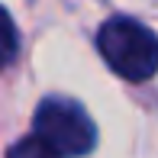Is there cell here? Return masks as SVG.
<instances>
[{
	"label": "cell",
	"instance_id": "6da1fadb",
	"mask_svg": "<svg viewBox=\"0 0 158 158\" xmlns=\"http://www.w3.org/2000/svg\"><path fill=\"white\" fill-rule=\"evenodd\" d=\"M97 48L119 77L142 84L158 74V35L139 19L113 16L97 29Z\"/></svg>",
	"mask_w": 158,
	"mask_h": 158
},
{
	"label": "cell",
	"instance_id": "3957f363",
	"mask_svg": "<svg viewBox=\"0 0 158 158\" xmlns=\"http://www.w3.org/2000/svg\"><path fill=\"white\" fill-rule=\"evenodd\" d=\"M6 158H64L55 145H48L42 135H26V139H19L16 145H10V152Z\"/></svg>",
	"mask_w": 158,
	"mask_h": 158
},
{
	"label": "cell",
	"instance_id": "277c9868",
	"mask_svg": "<svg viewBox=\"0 0 158 158\" xmlns=\"http://www.w3.org/2000/svg\"><path fill=\"white\" fill-rule=\"evenodd\" d=\"M16 29H13V23H10V16H6V61H13V52H16V35H13Z\"/></svg>",
	"mask_w": 158,
	"mask_h": 158
},
{
	"label": "cell",
	"instance_id": "7a4b0ae2",
	"mask_svg": "<svg viewBox=\"0 0 158 158\" xmlns=\"http://www.w3.org/2000/svg\"><path fill=\"white\" fill-rule=\"evenodd\" d=\"M32 132L42 135L48 145H55L64 158L87 155L97 145V126L84 113L81 103L68 97H48L39 103L32 116Z\"/></svg>",
	"mask_w": 158,
	"mask_h": 158
}]
</instances>
